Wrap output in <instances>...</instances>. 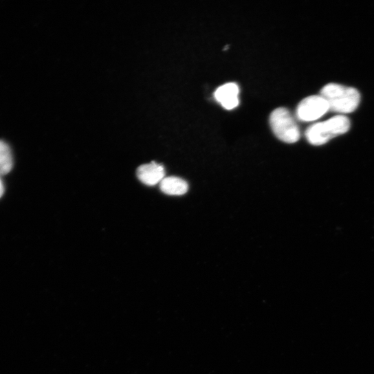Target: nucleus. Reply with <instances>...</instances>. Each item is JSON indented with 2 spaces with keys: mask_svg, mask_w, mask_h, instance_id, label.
<instances>
[{
  "mask_svg": "<svg viewBox=\"0 0 374 374\" xmlns=\"http://www.w3.org/2000/svg\"><path fill=\"white\" fill-rule=\"evenodd\" d=\"M350 126V121L346 117L338 116L311 126L306 131V137L313 145H323L331 139L348 132Z\"/></svg>",
  "mask_w": 374,
  "mask_h": 374,
  "instance_id": "nucleus-2",
  "label": "nucleus"
},
{
  "mask_svg": "<svg viewBox=\"0 0 374 374\" xmlns=\"http://www.w3.org/2000/svg\"><path fill=\"white\" fill-rule=\"evenodd\" d=\"M320 94L327 102L329 109L340 114L353 112L360 102V95L356 89L336 83L325 85Z\"/></svg>",
  "mask_w": 374,
  "mask_h": 374,
  "instance_id": "nucleus-1",
  "label": "nucleus"
},
{
  "mask_svg": "<svg viewBox=\"0 0 374 374\" xmlns=\"http://www.w3.org/2000/svg\"><path fill=\"white\" fill-rule=\"evenodd\" d=\"M14 167V158L10 146L0 140V175L10 173Z\"/></svg>",
  "mask_w": 374,
  "mask_h": 374,
  "instance_id": "nucleus-8",
  "label": "nucleus"
},
{
  "mask_svg": "<svg viewBox=\"0 0 374 374\" xmlns=\"http://www.w3.org/2000/svg\"><path fill=\"white\" fill-rule=\"evenodd\" d=\"M270 124L274 134L280 141L294 144L300 138L299 127L285 108L275 109L270 115Z\"/></svg>",
  "mask_w": 374,
  "mask_h": 374,
  "instance_id": "nucleus-3",
  "label": "nucleus"
},
{
  "mask_svg": "<svg viewBox=\"0 0 374 374\" xmlns=\"http://www.w3.org/2000/svg\"><path fill=\"white\" fill-rule=\"evenodd\" d=\"M5 193V186L1 175H0V199L3 197Z\"/></svg>",
  "mask_w": 374,
  "mask_h": 374,
  "instance_id": "nucleus-9",
  "label": "nucleus"
},
{
  "mask_svg": "<svg viewBox=\"0 0 374 374\" xmlns=\"http://www.w3.org/2000/svg\"><path fill=\"white\" fill-rule=\"evenodd\" d=\"M329 110L327 102L321 96H311L300 102L297 109V116L301 121L314 122L322 118Z\"/></svg>",
  "mask_w": 374,
  "mask_h": 374,
  "instance_id": "nucleus-4",
  "label": "nucleus"
},
{
  "mask_svg": "<svg viewBox=\"0 0 374 374\" xmlns=\"http://www.w3.org/2000/svg\"><path fill=\"white\" fill-rule=\"evenodd\" d=\"M239 87L235 82H228L219 87L214 93L216 100L226 110H232L239 104Z\"/></svg>",
  "mask_w": 374,
  "mask_h": 374,
  "instance_id": "nucleus-5",
  "label": "nucleus"
},
{
  "mask_svg": "<svg viewBox=\"0 0 374 374\" xmlns=\"http://www.w3.org/2000/svg\"><path fill=\"white\" fill-rule=\"evenodd\" d=\"M161 191L169 196H182L189 190V185L184 179L177 177H167L160 182Z\"/></svg>",
  "mask_w": 374,
  "mask_h": 374,
  "instance_id": "nucleus-7",
  "label": "nucleus"
},
{
  "mask_svg": "<svg viewBox=\"0 0 374 374\" xmlns=\"http://www.w3.org/2000/svg\"><path fill=\"white\" fill-rule=\"evenodd\" d=\"M139 179L147 186H155L165 177V170L163 165L155 162L140 166L137 172Z\"/></svg>",
  "mask_w": 374,
  "mask_h": 374,
  "instance_id": "nucleus-6",
  "label": "nucleus"
}]
</instances>
